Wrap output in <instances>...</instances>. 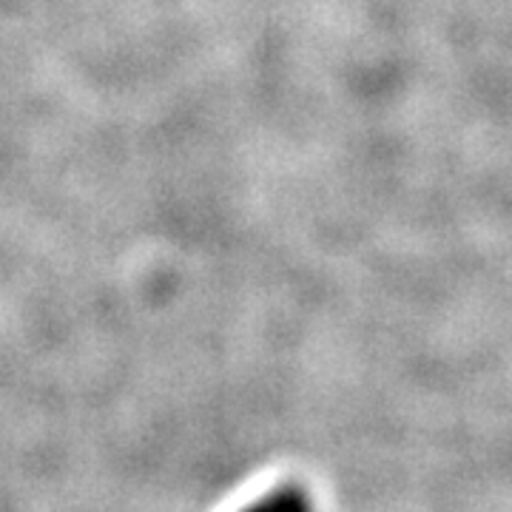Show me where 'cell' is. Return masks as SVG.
<instances>
[{"label":"cell","mask_w":512,"mask_h":512,"mask_svg":"<svg viewBox=\"0 0 512 512\" xmlns=\"http://www.w3.org/2000/svg\"><path fill=\"white\" fill-rule=\"evenodd\" d=\"M242 512H313V504L302 487L285 484V487H276L274 493L256 498L254 504Z\"/></svg>","instance_id":"1"}]
</instances>
